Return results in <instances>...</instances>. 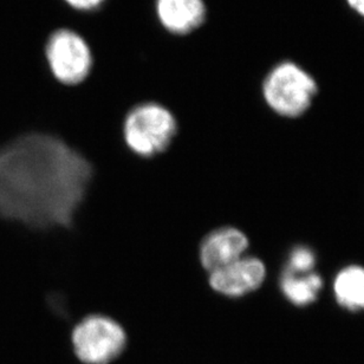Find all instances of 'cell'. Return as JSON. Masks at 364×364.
Instances as JSON below:
<instances>
[{
    "mask_svg": "<svg viewBox=\"0 0 364 364\" xmlns=\"http://www.w3.org/2000/svg\"><path fill=\"white\" fill-rule=\"evenodd\" d=\"M94 176L60 137L31 133L0 148V215L32 228H70Z\"/></svg>",
    "mask_w": 364,
    "mask_h": 364,
    "instance_id": "6da1fadb",
    "label": "cell"
},
{
    "mask_svg": "<svg viewBox=\"0 0 364 364\" xmlns=\"http://www.w3.org/2000/svg\"><path fill=\"white\" fill-rule=\"evenodd\" d=\"M178 124L168 109L158 103H142L134 107L124 119L123 136L134 154L154 158L172 144Z\"/></svg>",
    "mask_w": 364,
    "mask_h": 364,
    "instance_id": "7a4b0ae2",
    "label": "cell"
},
{
    "mask_svg": "<svg viewBox=\"0 0 364 364\" xmlns=\"http://www.w3.org/2000/svg\"><path fill=\"white\" fill-rule=\"evenodd\" d=\"M317 92L314 78L297 64L284 62L277 65L264 82L263 94L267 105L279 115H303Z\"/></svg>",
    "mask_w": 364,
    "mask_h": 364,
    "instance_id": "3957f363",
    "label": "cell"
},
{
    "mask_svg": "<svg viewBox=\"0 0 364 364\" xmlns=\"http://www.w3.org/2000/svg\"><path fill=\"white\" fill-rule=\"evenodd\" d=\"M71 342L82 363L109 364L126 349L127 333L112 317L90 315L75 326Z\"/></svg>",
    "mask_w": 364,
    "mask_h": 364,
    "instance_id": "277c9868",
    "label": "cell"
},
{
    "mask_svg": "<svg viewBox=\"0 0 364 364\" xmlns=\"http://www.w3.org/2000/svg\"><path fill=\"white\" fill-rule=\"evenodd\" d=\"M46 58L53 76L63 85H75L85 81L90 73V49L81 36L71 30H58L50 36Z\"/></svg>",
    "mask_w": 364,
    "mask_h": 364,
    "instance_id": "5b68a950",
    "label": "cell"
},
{
    "mask_svg": "<svg viewBox=\"0 0 364 364\" xmlns=\"http://www.w3.org/2000/svg\"><path fill=\"white\" fill-rule=\"evenodd\" d=\"M267 278V267L256 257H242L210 272L212 290L228 298L244 297L258 290Z\"/></svg>",
    "mask_w": 364,
    "mask_h": 364,
    "instance_id": "8992f818",
    "label": "cell"
},
{
    "mask_svg": "<svg viewBox=\"0 0 364 364\" xmlns=\"http://www.w3.org/2000/svg\"><path fill=\"white\" fill-rule=\"evenodd\" d=\"M249 249V239L235 228H220L210 232L200 244V263L208 272L226 267L242 258Z\"/></svg>",
    "mask_w": 364,
    "mask_h": 364,
    "instance_id": "52a82bcc",
    "label": "cell"
},
{
    "mask_svg": "<svg viewBox=\"0 0 364 364\" xmlns=\"http://www.w3.org/2000/svg\"><path fill=\"white\" fill-rule=\"evenodd\" d=\"M161 24L173 33H188L199 28L206 14L203 0H156Z\"/></svg>",
    "mask_w": 364,
    "mask_h": 364,
    "instance_id": "ba28073f",
    "label": "cell"
},
{
    "mask_svg": "<svg viewBox=\"0 0 364 364\" xmlns=\"http://www.w3.org/2000/svg\"><path fill=\"white\" fill-rule=\"evenodd\" d=\"M337 304L348 311H364V267L350 265L337 273L333 280Z\"/></svg>",
    "mask_w": 364,
    "mask_h": 364,
    "instance_id": "9c48e42d",
    "label": "cell"
},
{
    "mask_svg": "<svg viewBox=\"0 0 364 364\" xmlns=\"http://www.w3.org/2000/svg\"><path fill=\"white\" fill-rule=\"evenodd\" d=\"M280 290L284 297L296 306L315 303L323 289V280L317 273H294L284 269L280 277Z\"/></svg>",
    "mask_w": 364,
    "mask_h": 364,
    "instance_id": "30bf717a",
    "label": "cell"
},
{
    "mask_svg": "<svg viewBox=\"0 0 364 364\" xmlns=\"http://www.w3.org/2000/svg\"><path fill=\"white\" fill-rule=\"evenodd\" d=\"M315 265V252L306 246H297L291 251L285 270L294 273H310Z\"/></svg>",
    "mask_w": 364,
    "mask_h": 364,
    "instance_id": "8fae6325",
    "label": "cell"
},
{
    "mask_svg": "<svg viewBox=\"0 0 364 364\" xmlns=\"http://www.w3.org/2000/svg\"><path fill=\"white\" fill-rule=\"evenodd\" d=\"M70 6L77 9V10H94L100 6L103 0H65Z\"/></svg>",
    "mask_w": 364,
    "mask_h": 364,
    "instance_id": "7c38bea8",
    "label": "cell"
},
{
    "mask_svg": "<svg viewBox=\"0 0 364 364\" xmlns=\"http://www.w3.org/2000/svg\"><path fill=\"white\" fill-rule=\"evenodd\" d=\"M348 4L364 17V0H348Z\"/></svg>",
    "mask_w": 364,
    "mask_h": 364,
    "instance_id": "4fadbf2b",
    "label": "cell"
}]
</instances>
